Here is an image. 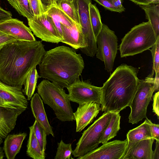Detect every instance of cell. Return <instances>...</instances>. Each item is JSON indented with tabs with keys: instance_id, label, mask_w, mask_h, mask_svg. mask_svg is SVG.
<instances>
[{
	"instance_id": "1",
	"label": "cell",
	"mask_w": 159,
	"mask_h": 159,
	"mask_svg": "<svg viewBox=\"0 0 159 159\" xmlns=\"http://www.w3.org/2000/svg\"><path fill=\"white\" fill-rule=\"evenodd\" d=\"M46 52L40 40L7 43L0 50V80L22 88L27 75L39 64Z\"/></svg>"
},
{
	"instance_id": "2",
	"label": "cell",
	"mask_w": 159,
	"mask_h": 159,
	"mask_svg": "<svg viewBox=\"0 0 159 159\" xmlns=\"http://www.w3.org/2000/svg\"><path fill=\"white\" fill-rule=\"evenodd\" d=\"M39 77L64 89L79 78L84 67L81 54L65 46L46 52L39 65Z\"/></svg>"
},
{
	"instance_id": "3",
	"label": "cell",
	"mask_w": 159,
	"mask_h": 159,
	"mask_svg": "<svg viewBox=\"0 0 159 159\" xmlns=\"http://www.w3.org/2000/svg\"><path fill=\"white\" fill-rule=\"evenodd\" d=\"M140 80L134 67L118 66L101 87V110L120 112L129 107Z\"/></svg>"
},
{
	"instance_id": "4",
	"label": "cell",
	"mask_w": 159,
	"mask_h": 159,
	"mask_svg": "<svg viewBox=\"0 0 159 159\" xmlns=\"http://www.w3.org/2000/svg\"><path fill=\"white\" fill-rule=\"evenodd\" d=\"M37 92L44 103L52 109L58 120L62 122L75 120L70 101L64 89L45 79L38 86Z\"/></svg>"
},
{
	"instance_id": "5",
	"label": "cell",
	"mask_w": 159,
	"mask_h": 159,
	"mask_svg": "<svg viewBox=\"0 0 159 159\" xmlns=\"http://www.w3.org/2000/svg\"><path fill=\"white\" fill-rule=\"evenodd\" d=\"M158 38L149 21L135 25L121 40L119 48L120 57L133 56L149 50Z\"/></svg>"
},
{
	"instance_id": "6",
	"label": "cell",
	"mask_w": 159,
	"mask_h": 159,
	"mask_svg": "<svg viewBox=\"0 0 159 159\" xmlns=\"http://www.w3.org/2000/svg\"><path fill=\"white\" fill-rule=\"evenodd\" d=\"M113 112H104L82 133L73 151L74 157H79L97 148L102 134L108 125Z\"/></svg>"
},
{
	"instance_id": "7",
	"label": "cell",
	"mask_w": 159,
	"mask_h": 159,
	"mask_svg": "<svg viewBox=\"0 0 159 159\" xmlns=\"http://www.w3.org/2000/svg\"><path fill=\"white\" fill-rule=\"evenodd\" d=\"M154 78L150 74L140 80L129 106L130 112L129 122L132 124L138 123L147 117V109L154 92L156 90Z\"/></svg>"
},
{
	"instance_id": "8",
	"label": "cell",
	"mask_w": 159,
	"mask_h": 159,
	"mask_svg": "<svg viewBox=\"0 0 159 159\" xmlns=\"http://www.w3.org/2000/svg\"><path fill=\"white\" fill-rule=\"evenodd\" d=\"M96 40V57L104 62L106 70L111 72L118 49L117 37L114 31L103 24Z\"/></svg>"
},
{
	"instance_id": "9",
	"label": "cell",
	"mask_w": 159,
	"mask_h": 159,
	"mask_svg": "<svg viewBox=\"0 0 159 159\" xmlns=\"http://www.w3.org/2000/svg\"><path fill=\"white\" fill-rule=\"evenodd\" d=\"M73 2L78 12L86 43L85 48L80 49L87 56L93 57L96 53L97 45L90 20L89 5L91 0H73Z\"/></svg>"
},
{
	"instance_id": "10",
	"label": "cell",
	"mask_w": 159,
	"mask_h": 159,
	"mask_svg": "<svg viewBox=\"0 0 159 159\" xmlns=\"http://www.w3.org/2000/svg\"><path fill=\"white\" fill-rule=\"evenodd\" d=\"M70 102L79 104L95 102L100 105L101 102L102 87L76 79L66 88Z\"/></svg>"
},
{
	"instance_id": "11",
	"label": "cell",
	"mask_w": 159,
	"mask_h": 159,
	"mask_svg": "<svg viewBox=\"0 0 159 159\" xmlns=\"http://www.w3.org/2000/svg\"><path fill=\"white\" fill-rule=\"evenodd\" d=\"M29 28L34 34L42 41L52 43L61 42L62 39L52 18L44 13L28 20Z\"/></svg>"
},
{
	"instance_id": "12",
	"label": "cell",
	"mask_w": 159,
	"mask_h": 159,
	"mask_svg": "<svg viewBox=\"0 0 159 159\" xmlns=\"http://www.w3.org/2000/svg\"><path fill=\"white\" fill-rule=\"evenodd\" d=\"M22 88L9 85L0 80V107L17 111L21 113L27 108V99Z\"/></svg>"
},
{
	"instance_id": "13",
	"label": "cell",
	"mask_w": 159,
	"mask_h": 159,
	"mask_svg": "<svg viewBox=\"0 0 159 159\" xmlns=\"http://www.w3.org/2000/svg\"><path fill=\"white\" fill-rule=\"evenodd\" d=\"M127 139L107 142L77 159H122L127 145Z\"/></svg>"
},
{
	"instance_id": "14",
	"label": "cell",
	"mask_w": 159,
	"mask_h": 159,
	"mask_svg": "<svg viewBox=\"0 0 159 159\" xmlns=\"http://www.w3.org/2000/svg\"><path fill=\"white\" fill-rule=\"evenodd\" d=\"M0 32L17 40L30 42L36 40L29 27L16 18H12L0 23Z\"/></svg>"
},
{
	"instance_id": "15",
	"label": "cell",
	"mask_w": 159,
	"mask_h": 159,
	"mask_svg": "<svg viewBox=\"0 0 159 159\" xmlns=\"http://www.w3.org/2000/svg\"><path fill=\"white\" fill-rule=\"evenodd\" d=\"M100 105L95 102L79 104L77 110L73 112L76 132L81 131L92 122L101 110Z\"/></svg>"
},
{
	"instance_id": "16",
	"label": "cell",
	"mask_w": 159,
	"mask_h": 159,
	"mask_svg": "<svg viewBox=\"0 0 159 159\" xmlns=\"http://www.w3.org/2000/svg\"><path fill=\"white\" fill-rule=\"evenodd\" d=\"M155 139L148 138L134 143L127 142L122 159H153L152 146Z\"/></svg>"
},
{
	"instance_id": "17",
	"label": "cell",
	"mask_w": 159,
	"mask_h": 159,
	"mask_svg": "<svg viewBox=\"0 0 159 159\" xmlns=\"http://www.w3.org/2000/svg\"><path fill=\"white\" fill-rule=\"evenodd\" d=\"M30 107L34 118L46 132L47 135L54 137L52 127L49 124L44 107L43 102L38 93L31 98Z\"/></svg>"
},
{
	"instance_id": "18",
	"label": "cell",
	"mask_w": 159,
	"mask_h": 159,
	"mask_svg": "<svg viewBox=\"0 0 159 159\" xmlns=\"http://www.w3.org/2000/svg\"><path fill=\"white\" fill-rule=\"evenodd\" d=\"M63 33L62 43L77 49L84 48L86 43L80 25L75 24L69 28L61 24Z\"/></svg>"
},
{
	"instance_id": "19",
	"label": "cell",
	"mask_w": 159,
	"mask_h": 159,
	"mask_svg": "<svg viewBox=\"0 0 159 159\" xmlns=\"http://www.w3.org/2000/svg\"><path fill=\"white\" fill-rule=\"evenodd\" d=\"M21 114L17 111L0 107V145L15 128L18 117Z\"/></svg>"
},
{
	"instance_id": "20",
	"label": "cell",
	"mask_w": 159,
	"mask_h": 159,
	"mask_svg": "<svg viewBox=\"0 0 159 159\" xmlns=\"http://www.w3.org/2000/svg\"><path fill=\"white\" fill-rule=\"evenodd\" d=\"M25 132L8 134L4 142L3 150L7 159H14L20 152L22 143L27 136Z\"/></svg>"
},
{
	"instance_id": "21",
	"label": "cell",
	"mask_w": 159,
	"mask_h": 159,
	"mask_svg": "<svg viewBox=\"0 0 159 159\" xmlns=\"http://www.w3.org/2000/svg\"><path fill=\"white\" fill-rule=\"evenodd\" d=\"M120 112H113L110 121L100 138V143H106L116 136L120 129Z\"/></svg>"
},
{
	"instance_id": "22",
	"label": "cell",
	"mask_w": 159,
	"mask_h": 159,
	"mask_svg": "<svg viewBox=\"0 0 159 159\" xmlns=\"http://www.w3.org/2000/svg\"><path fill=\"white\" fill-rule=\"evenodd\" d=\"M145 11L156 37H159V4L139 5Z\"/></svg>"
},
{
	"instance_id": "23",
	"label": "cell",
	"mask_w": 159,
	"mask_h": 159,
	"mask_svg": "<svg viewBox=\"0 0 159 159\" xmlns=\"http://www.w3.org/2000/svg\"><path fill=\"white\" fill-rule=\"evenodd\" d=\"M30 133L27 145V155L34 159H44L45 153L42 151L36 137L33 126L29 127Z\"/></svg>"
},
{
	"instance_id": "24",
	"label": "cell",
	"mask_w": 159,
	"mask_h": 159,
	"mask_svg": "<svg viewBox=\"0 0 159 159\" xmlns=\"http://www.w3.org/2000/svg\"><path fill=\"white\" fill-rule=\"evenodd\" d=\"M127 142L134 143L141 140L152 138L149 125L145 121L129 130L126 135Z\"/></svg>"
},
{
	"instance_id": "25",
	"label": "cell",
	"mask_w": 159,
	"mask_h": 159,
	"mask_svg": "<svg viewBox=\"0 0 159 159\" xmlns=\"http://www.w3.org/2000/svg\"><path fill=\"white\" fill-rule=\"evenodd\" d=\"M40 78L36 67L32 69L27 75L22 91L29 100L33 95L37 86L38 80Z\"/></svg>"
},
{
	"instance_id": "26",
	"label": "cell",
	"mask_w": 159,
	"mask_h": 159,
	"mask_svg": "<svg viewBox=\"0 0 159 159\" xmlns=\"http://www.w3.org/2000/svg\"><path fill=\"white\" fill-rule=\"evenodd\" d=\"M55 20L60 23L62 25L70 28L75 23L63 11L58 7L52 6L48 9L45 12Z\"/></svg>"
},
{
	"instance_id": "27",
	"label": "cell",
	"mask_w": 159,
	"mask_h": 159,
	"mask_svg": "<svg viewBox=\"0 0 159 159\" xmlns=\"http://www.w3.org/2000/svg\"><path fill=\"white\" fill-rule=\"evenodd\" d=\"M7 1L20 15L26 18L27 20L32 19L35 16L29 0Z\"/></svg>"
},
{
	"instance_id": "28",
	"label": "cell",
	"mask_w": 159,
	"mask_h": 159,
	"mask_svg": "<svg viewBox=\"0 0 159 159\" xmlns=\"http://www.w3.org/2000/svg\"><path fill=\"white\" fill-rule=\"evenodd\" d=\"M89 10L92 29L96 39L102 30L103 24L99 11L95 4L90 3L89 5Z\"/></svg>"
},
{
	"instance_id": "29",
	"label": "cell",
	"mask_w": 159,
	"mask_h": 159,
	"mask_svg": "<svg viewBox=\"0 0 159 159\" xmlns=\"http://www.w3.org/2000/svg\"><path fill=\"white\" fill-rule=\"evenodd\" d=\"M57 7L69 17L75 23L80 25L78 12L73 1L59 0L57 2Z\"/></svg>"
},
{
	"instance_id": "30",
	"label": "cell",
	"mask_w": 159,
	"mask_h": 159,
	"mask_svg": "<svg viewBox=\"0 0 159 159\" xmlns=\"http://www.w3.org/2000/svg\"><path fill=\"white\" fill-rule=\"evenodd\" d=\"M57 151L54 159H70L73 152L71 144L65 143L61 140L57 143Z\"/></svg>"
},
{
	"instance_id": "31",
	"label": "cell",
	"mask_w": 159,
	"mask_h": 159,
	"mask_svg": "<svg viewBox=\"0 0 159 159\" xmlns=\"http://www.w3.org/2000/svg\"><path fill=\"white\" fill-rule=\"evenodd\" d=\"M107 10L121 13L125 10L122 4V0H94Z\"/></svg>"
},
{
	"instance_id": "32",
	"label": "cell",
	"mask_w": 159,
	"mask_h": 159,
	"mask_svg": "<svg viewBox=\"0 0 159 159\" xmlns=\"http://www.w3.org/2000/svg\"><path fill=\"white\" fill-rule=\"evenodd\" d=\"M33 126L35 135L42 152L45 153L47 144V136L44 130L35 120Z\"/></svg>"
},
{
	"instance_id": "33",
	"label": "cell",
	"mask_w": 159,
	"mask_h": 159,
	"mask_svg": "<svg viewBox=\"0 0 159 159\" xmlns=\"http://www.w3.org/2000/svg\"><path fill=\"white\" fill-rule=\"evenodd\" d=\"M149 49L152 53L153 59L152 71L150 75L153 77L154 73L159 71V38L155 44Z\"/></svg>"
},
{
	"instance_id": "34",
	"label": "cell",
	"mask_w": 159,
	"mask_h": 159,
	"mask_svg": "<svg viewBox=\"0 0 159 159\" xmlns=\"http://www.w3.org/2000/svg\"><path fill=\"white\" fill-rule=\"evenodd\" d=\"M35 16H39L44 13V10L40 0H29Z\"/></svg>"
},
{
	"instance_id": "35",
	"label": "cell",
	"mask_w": 159,
	"mask_h": 159,
	"mask_svg": "<svg viewBox=\"0 0 159 159\" xmlns=\"http://www.w3.org/2000/svg\"><path fill=\"white\" fill-rule=\"evenodd\" d=\"M145 121L149 125L152 138L156 141H159V125L153 124L147 118Z\"/></svg>"
},
{
	"instance_id": "36",
	"label": "cell",
	"mask_w": 159,
	"mask_h": 159,
	"mask_svg": "<svg viewBox=\"0 0 159 159\" xmlns=\"http://www.w3.org/2000/svg\"><path fill=\"white\" fill-rule=\"evenodd\" d=\"M159 92L158 91L153 96V103L152 105L153 112L157 116L158 119L159 117Z\"/></svg>"
},
{
	"instance_id": "37",
	"label": "cell",
	"mask_w": 159,
	"mask_h": 159,
	"mask_svg": "<svg viewBox=\"0 0 159 159\" xmlns=\"http://www.w3.org/2000/svg\"><path fill=\"white\" fill-rule=\"evenodd\" d=\"M59 0H40L45 12L50 8L53 6H57V2Z\"/></svg>"
},
{
	"instance_id": "38",
	"label": "cell",
	"mask_w": 159,
	"mask_h": 159,
	"mask_svg": "<svg viewBox=\"0 0 159 159\" xmlns=\"http://www.w3.org/2000/svg\"><path fill=\"white\" fill-rule=\"evenodd\" d=\"M12 18L11 12L7 11L0 6V23Z\"/></svg>"
},
{
	"instance_id": "39",
	"label": "cell",
	"mask_w": 159,
	"mask_h": 159,
	"mask_svg": "<svg viewBox=\"0 0 159 159\" xmlns=\"http://www.w3.org/2000/svg\"><path fill=\"white\" fill-rule=\"evenodd\" d=\"M16 40H17L11 36L2 32L0 33V44Z\"/></svg>"
},
{
	"instance_id": "40",
	"label": "cell",
	"mask_w": 159,
	"mask_h": 159,
	"mask_svg": "<svg viewBox=\"0 0 159 159\" xmlns=\"http://www.w3.org/2000/svg\"><path fill=\"white\" fill-rule=\"evenodd\" d=\"M135 3L139 5H148L159 4V0H130Z\"/></svg>"
},
{
	"instance_id": "41",
	"label": "cell",
	"mask_w": 159,
	"mask_h": 159,
	"mask_svg": "<svg viewBox=\"0 0 159 159\" xmlns=\"http://www.w3.org/2000/svg\"><path fill=\"white\" fill-rule=\"evenodd\" d=\"M153 159H159V141H156L155 148L153 151Z\"/></svg>"
},
{
	"instance_id": "42",
	"label": "cell",
	"mask_w": 159,
	"mask_h": 159,
	"mask_svg": "<svg viewBox=\"0 0 159 159\" xmlns=\"http://www.w3.org/2000/svg\"><path fill=\"white\" fill-rule=\"evenodd\" d=\"M154 82L156 90L158 91L159 86V71L155 73V76L154 78Z\"/></svg>"
},
{
	"instance_id": "43",
	"label": "cell",
	"mask_w": 159,
	"mask_h": 159,
	"mask_svg": "<svg viewBox=\"0 0 159 159\" xmlns=\"http://www.w3.org/2000/svg\"><path fill=\"white\" fill-rule=\"evenodd\" d=\"M4 157V153L3 149L0 147V159H2Z\"/></svg>"
},
{
	"instance_id": "44",
	"label": "cell",
	"mask_w": 159,
	"mask_h": 159,
	"mask_svg": "<svg viewBox=\"0 0 159 159\" xmlns=\"http://www.w3.org/2000/svg\"><path fill=\"white\" fill-rule=\"evenodd\" d=\"M7 43H4L0 44V50Z\"/></svg>"
},
{
	"instance_id": "45",
	"label": "cell",
	"mask_w": 159,
	"mask_h": 159,
	"mask_svg": "<svg viewBox=\"0 0 159 159\" xmlns=\"http://www.w3.org/2000/svg\"><path fill=\"white\" fill-rule=\"evenodd\" d=\"M67 0V1H70V2H72L73 1V0Z\"/></svg>"
},
{
	"instance_id": "46",
	"label": "cell",
	"mask_w": 159,
	"mask_h": 159,
	"mask_svg": "<svg viewBox=\"0 0 159 159\" xmlns=\"http://www.w3.org/2000/svg\"><path fill=\"white\" fill-rule=\"evenodd\" d=\"M1 33V32H0V33Z\"/></svg>"
}]
</instances>
